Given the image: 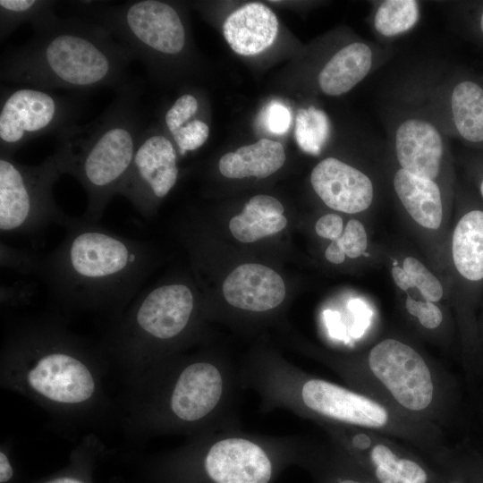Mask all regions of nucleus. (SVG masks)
Wrapping results in <instances>:
<instances>
[{
	"mask_svg": "<svg viewBox=\"0 0 483 483\" xmlns=\"http://www.w3.org/2000/svg\"><path fill=\"white\" fill-rule=\"evenodd\" d=\"M63 241L43 258L38 275L58 301L119 306L137 292L151 269L149 246L81 217L70 219Z\"/></svg>",
	"mask_w": 483,
	"mask_h": 483,
	"instance_id": "obj_1",
	"label": "nucleus"
},
{
	"mask_svg": "<svg viewBox=\"0 0 483 483\" xmlns=\"http://www.w3.org/2000/svg\"><path fill=\"white\" fill-rule=\"evenodd\" d=\"M134 60L104 27L80 17L60 19L24 45L3 54V81L84 93L128 81Z\"/></svg>",
	"mask_w": 483,
	"mask_h": 483,
	"instance_id": "obj_2",
	"label": "nucleus"
},
{
	"mask_svg": "<svg viewBox=\"0 0 483 483\" xmlns=\"http://www.w3.org/2000/svg\"><path fill=\"white\" fill-rule=\"evenodd\" d=\"M246 377L272 405L289 408L319 425L332 424L381 432L429 457L445 445L442 428L422 422L350 386L301 369H248Z\"/></svg>",
	"mask_w": 483,
	"mask_h": 483,
	"instance_id": "obj_3",
	"label": "nucleus"
},
{
	"mask_svg": "<svg viewBox=\"0 0 483 483\" xmlns=\"http://www.w3.org/2000/svg\"><path fill=\"white\" fill-rule=\"evenodd\" d=\"M108 107L92 122L72 124L57 133L56 149L67 174L83 187V218L98 222L129 171L142 130L140 87L127 81L115 89Z\"/></svg>",
	"mask_w": 483,
	"mask_h": 483,
	"instance_id": "obj_4",
	"label": "nucleus"
},
{
	"mask_svg": "<svg viewBox=\"0 0 483 483\" xmlns=\"http://www.w3.org/2000/svg\"><path fill=\"white\" fill-rule=\"evenodd\" d=\"M326 362L348 386L444 428L452 405L451 378L412 344L386 337L364 353Z\"/></svg>",
	"mask_w": 483,
	"mask_h": 483,
	"instance_id": "obj_5",
	"label": "nucleus"
},
{
	"mask_svg": "<svg viewBox=\"0 0 483 483\" xmlns=\"http://www.w3.org/2000/svg\"><path fill=\"white\" fill-rule=\"evenodd\" d=\"M67 174L59 150L37 165L0 155V230L2 234L34 236L51 224L65 226L72 218L56 204L53 187Z\"/></svg>",
	"mask_w": 483,
	"mask_h": 483,
	"instance_id": "obj_6",
	"label": "nucleus"
},
{
	"mask_svg": "<svg viewBox=\"0 0 483 483\" xmlns=\"http://www.w3.org/2000/svg\"><path fill=\"white\" fill-rule=\"evenodd\" d=\"M329 442L377 483H443L438 470L402 441L375 430L320 425Z\"/></svg>",
	"mask_w": 483,
	"mask_h": 483,
	"instance_id": "obj_7",
	"label": "nucleus"
},
{
	"mask_svg": "<svg viewBox=\"0 0 483 483\" xmlns=\"http://www.w3.org/2000/svg\"><path fill=\"white\" fill-rule=\"evenodd\" d=\"M79 93L63 96L51 89L1 87L0 155H13L29 140L59 133L74 124L82 111Z\"/></svg>",
	"mask_w": 483,
	"mask_h": 483,
	"instance_id": "obj_8",
	"label": "nucleus"
},
{
	"mask_svg": "<svg viewBox=\"0 0 483 483\" xmlns=\"http://www.w3.org/2000/svg\"><path fill=\"white\" fill-rule=\"evenodd\" d=\"M177 150L156 127L144 128L129 171L118 191L140 215L148 216L167 196L179 174Z\"/></svg>",
	"mask_w": 483,
	"mask_h": 483,
	"instance_id": "obj_9",
	"label": "nucleus"
},
{
	"mask_svg": "<svg viewBox=\"0 0 483 483\" xmlns=\"http://www.w3.org/2000/svg\"><path fill=\"white\" fill-rule=\"evenodd\" d=\"M390 140L400 168L436 182L446 156V139L425 107L401 114L392 125Z\"/></svg>",
	"mask_w": 483,
	"mask_h": 483,
	"instance_id": "obj_10",
	"label": "nucleus"
},
{
	"mask_svg": "<svg viewBox=\"0 0 483 483\" xmlns=\"http://www.w3.org/2000/svg\"><path fill=\"white\" fill-rule=\"evenodd\" d=\"M229 369L209 361L188 365L179 375L170 397V408L181 420L204 419L227 407L233 389Z\"/></svg>",
	"mask_w": 483,
	"mask_h": 483,
	"instance_id": "obj_11",
	"label": "nucleus"
},
{
	"mask_svg": "<svg viewBox=\"0 0 483 483\" xmlns=\"http://www.w3.org/2000/svg\"><path fill=\"white\" fill-rule=\"evenodd\" d=\"M262 444L254 437L218 435L205 455L208 476L215 483H268L272 462Z\"/></svg>",
	"mask_w": 483,
	"mask_h": 483,
	"instance_id": "obj_12",
	"label": "nucleus"
},
{
	"mask_svg": "<svg viewBox=\"0 0 483 483\" xmlns=\"http://www.w3.org/2000/svg\"><path fill=\"white\" fill-rule=\"evenodd\" d=\"M194 307L195 298L189 285L162 284L139 297L132 314L133 322L145 336L169 341L186 329Z\"/></svg>",
	"mask_w": 483,
	"mask_h": 483,
	"instance_id": "obj_13",
	"label": "nucleus"
},
{
	"mask_svg": "<svg viewBox=\"0 0 483 483\" xmlns=\"http://www.w3.org/2000/svg\"><path fill=\"white\" fill-rule=\"evenodd\" d=\"M317 195L330 208L348 214L368 209L374 197L370 178L347 163L335 157L320 161L310 174Z\"/></svg>",
	"mask_w": 483,
	"mask_h": 483,
	"instance_id": "obj_14",
	"label": "nucleus"
},
{
	"mask_svg": "<svg viewBox=\"0 0 483 483\" xmlns=\"http://www.w3.org/2000/svg\"><path fill=\"white\" fill-rule=\"evenodd\" d=\"M31 387L42 395L60 402L77 403L89 399L95 388L87 367L63 352L42 357L29 373Z\"/></svg>",
	"mask_w": 483,
	"mask_h": 483,
	"instance_id": "obj_15",
	"label": "nucleus"
},
{
	"mask_svg": "<svg viewBox=\"0 0 483 483\" xmlns=\"http://www.w3.org/2000/svg\"><path fill=\"white\" fill-rule=\"evenodd\" d=\"M225 301L234 308L265 312L278 307L285 297L282 277L272 268L248 263L237 267L223 284Z\"/></svg>",
	"mask_w": 483,
	"mask_h": 483,
	"instance_id": "obj_16",
	"label": "nucleus"
},
{
	"mask_svg": "<svg viewBox=\"0 0 483 483\" xmlns=\"http://www.w3.org/2000/svg\"><path fill=\"white\" fill-rule=\"evenodd\" d=\"M385 54L365 41H353L334 54L319 72L320 90L332 97L341 96L363 80L379 64Z\"/></svg>",
	"mask_w": 483,
	"mask_h": 483,
	"instance_id": "obj_17",
	"label": "nucleus"
},
{
	"mask_svg": "<svg viewBox=\"0 0 483 483\" xmlns=\"http://www.w3.org/2000/svg\"><path fill=\"white\" fill-rule=\"evenodd\" d=\"M278 20L274 12L261 3H250L233 12L223 25L224 37L237 54L254 55L275 41Z\"/></svg>",
	"mask_w": 483,
	"mask_h": 483,
	"instance_id": "obj_18",
	"label": "nucleus"
},
{
	"mask_svg": "<svg viewBox=\"0 0 483 483\" xmlns=\"http://www.w3.org/2000/svg\"><path fill=\"white\" fill-rule=\"evenodd\" d=\"M425 108L429 112L445 109L462 139L471 143L483 142V88L477 82L462 80L446 92L439 88Z\"/></svg>",
	"mask_w": 483,
	"mask_h": 483,
	"instance_id": "obj_19",
	"label": "nucleus"
},
{
	"mask_svg": "<svg viewBox=\"0 0 483 483\" xmlns=\"http://www.w3.org/2000/svg\"><path fill=\"white\" fill-rule=\"evenodd\" d=\"M393 185L403 208L415 222L432 230L440 226L443 201L437 182L399 168L394 175Z\"/></svg>",
	"mask_w": 483,
	"mask_h": 483,
	"instance_id": "obj_20",
	"label": "nucleus"
},
{
	"mask_svg": "<svg viewBox=\"0 0 483 483\" xmlns=\"http://www.w3.org/2000/svg\"><path fill=\"white\" fill-rule=\"evenodd\" d=\"M285 158L284 148L280 142L261 139L234 152L225 154L218 166L220 173L226 178H266L279 170Z\"/></svg>",
	"mask_w": 483,
	"mask_h": 483,
	"instance_id": "obj_21",
	"label": "nucleus"
},
{
	"mask_svg": "<svg viewBox=\"0 0 483 483\" xmlns=\"http://www.w3.org/2000/svg\"><path fill=\"white\" fill-rule=\"evenodd\" d=\"M284 207L269 195H256L246 203L242 212L229 222L233 236L242 242H253L274 235L287 225Z\"/></svg>",
	"mask_w": 483,
	"mask_h": 483,
	"instance_id": "obj_22",
	"label": "nucleus"
},
{
	"mask_svg": "<svg viewBox=\"0 0 483 483\" xmlns=\"http://www.w3.org/2000/svg\"><path fill=\"white\" fill-rule=\"evenodd\" d=\"M453 265L464 279L483 280V210L473 209L458 221L452 238Z\"/></svg>",
	"mask_w": 483,
	"mask_h": 483,
	"instance_id": "obj_23",
	"label": "nucleus"
},
{
	"mask_svg": "<svg viewBox=\"0 0 483 483\" xmlns=\"http://www.w3.org/2000/svg\"><path fill=\"white\" fill-rule=\"evenodd\" d=\"M56 1L0 0V38L4 40L20 25L30 22L36 33L61 19L55 11Z\"/></svg>",
	"mask_w": 483,
	"mask_h": 483,
	"instance_id": "obj_24",
	"label": "nucleus"
},
{
	"mask_svg": "<svg viewBox=\"0 0 483 483\" xmlns=\"http://www.w3.org/2000/svg\"><path fill=\"white\" fill-rule=\"evenodd\" d=\"M420 18V4L415 0L379 2L372 14L371 24L381 38H397L411 30Z\"/></svg>",
	"mask_w": 483,
	"mask_h": 483,
	"instance_id": "obj_25",
	"label": "nucleus"
},
{
	"mask_svg": "<svg viewBox=\"0 0 483 483\" xmlns=\"http://www.w3.org/2000/svg\"><path fill=\"white\" fill-rule=\"evenodd\" d=\"M438 470L443 483H483V464L446 445L426 458Z\"/></svg>",
	"mask_w": 483,
	"mask_h": 483,
	"instance_id": "obj_26",
	"label": "nucleus"
},
{
	"mask_svg": "<svg viewBox=\"0 0 483 483\" xmlns=\"http://www.w3.org/2000/svg\"><path fill=\"white\" fill-rule=\"evenodd\" d=\"M392 276L400 289L407 291L415 287L424 300L436 303L443 297V287L438 279L413 257L405 258L402 267H393Z\"/></svg>",
	"mask_w": 483,
	"mask_h": 483,
	"instance_id": "obj_27",
	"label": "nucleus"
},
{
	"mask_svg": "<svg viewBox=\"0 0 483 483\" xmlns=\"http://www.w3.org/2000/svg\"><path fill=\"white\" fill-rule=\"evenodd\" d=\"M330 446L321 450L328 470L324 483H377L358 468L340 449Z\"/></svg>",
	"mask_w": 483,
	"mask_h": 483,
	"instance_id": "obj_28",
	"label": "nucleus"
},
{
	"mask_svg": "<svg viewBox=\"0 0 483 483\" xmlns=\"http://www.w3.org/2000/svg\"><path fill=\"white\" fill-rule=\"evenodd\" d=\"M324 117L314 107L301 109L296 117L295 138L305 151L317 152L325 138Z\"/></svg>",
	"mask_w": 483,
	"mask_h": 483,
	"instance_id": "obj_29",
	"label": "nucleus"
},
{
	"mask_svg": "<svg viewBox=\"0 0 483 483\" xmlns=\"http://www.w3.org/2000/svg\"><path fill=\"white\" fill-rule=\"evenodd\" d=\"M43 258L30 250L13 247L3 241L0 243V262L3 268L25 275L38 274Z\"/></svg>",
	"mask_w": 483,
	"mask_h": 483,
	"instance_id": "obj_30",
	"label": "nucleus"
},
{
	"mask_svg": "<svg viewBox=\"0 0 483 483\" xmlns=\"http://www.w3.org/2000/svg\"><path fill=\"white\" fill-rule=\"evenodd\" d=\"M199 110L198 97L191 93H183L166 109L163 116L164 126L172 135L178 129L198 119Z\"/></svg>",
	"mask_w": 483,
	"mask_h": 483,
	"instance_id": "obj_31",
	"label": "nucleus"
},
{
	"mask_svg": "<svg viewBox=\"0 0 483 483\" xmlns=\"http://www.w3.org/2000/svg\"><path fill=\"white\" fill-rule=\"evenodd\" d=\"M208 135V125L198 118L178 129L170 136L172 141L176 145L178 153L185 155L189 151L199 148L207 141Z\"/></svg>",
	"mask_w": 483,
	"mask_h": 483,
	"instance_id": "obj_32",
	"label": "nucleus"
},
{
	"mask_svg": "<svg viewBox=\"0 0 483 483\" xmlns=\"http://www.w3.org/2000/svg\"><path fill=\"white\" fill-rule=\"evenodd\" d=\"M405 309L425 330L436 331L443 325L444 313L435 302L418 301L407 296Z\"/></svg>",
	"mask_w": 483,
	"mask_h": 483,
	"instance_id": "obj_33",
	"label": "nucleus"
},
{
	"mask_svg": "<svg viewBox=\"0 0 483 483\" xmlns=\"http://www.w3.org/2000/svg\"><path fill=\"white\" fill-rule=\"evenodd\" d=\"M336 246L351 258L363 255L368 247V237L364 225L356 219H351L342 235L335 240Z\"/></svg>",
	"mask_w": 483,
	"mask_h": 483,
	"instance_id": "obj_34",
	"label": "nucleus"
},
{
	"mask_svg": "<svg viewBox=\"0 0 483 483\" xmlns=\"http://www.w3.org/2000/svg\"><path fill=\"white\" fill-rule=\"evenodd\" d=\"M263 119L267 129L275 134L285 133L292 123L289 109L276 101L271 102L267 106Z\"/></svg>",
	"mask_w": 483,
	"mask_h": 483,
	"instance_id": "obj_35",
	"label": "nucleus"
},
{
	"mask_svg": "<svg viewBox=\"0 0 483 483\" xmlns=\"http://www.w3.org/2000/svg\"><path fill=\"white\" fill-rule=\"evenodd\" d=\"M315 230L320 237L335 241L343 232V218L337 214H326L317 221Z\"/></svg>",
	"mask_w": 483,
	"mask_h": 483,
	"instance_id": "obj_36",
	"label": "nucleus"
},
{
	"mask_svg": "<svg viewBox=\"0 0 483 483\" xmlns=\"http://www.w3.org/2000/svg\"><path fill=\"white\" fill-rule=\"evenodd\" d=\"M0 292L2 301L16 299L25 300L36 292V284L23 281L4 284L1 285Z\"/></svg>",
	"mask_w": 483,
	"mask_h": 483,
	"instance_id": "obj_37",
	"label": "nucleus"
},
{
	"mask_svg": "<svg viewBox=\"0 0 483 483\" xmlns=\"http://www.w3.org/2000/svg\"><path fill=\"white\" fill-rule=\"evenodd\" d=\"M325 256L326 259L334 264L343 263L345 259V254L336 246L334 242L328 245Z\"/></svg>",
	"mask_w": 483,
	"mask_h": 483,
	"instance_id": "obj_38",
	"label": "nucleus"
},
{
	"mask_svg": "<svg viewBox=\"0 0 483 483\" xmlns=\"http://www.w3.org/2000/svg\"><path fill=\"white\" fill-rule=\"evenodd\" d=\"M13 475V469L10 465V462L6 455L1 452L0 453V481L5 482L11 479Z\"/></svg>",
	"mask_w": 483,
	"mask_h": 483,
	"instance_id": "obj_39",
	"label": "nucleus"
},
{
	"mask_svg": "<svg viewBox=\"0 0 483 483\" xmlns=\"http://www.w3.org/2000/svg\"><path fill=\"white\" fill-rule=\"evenodd\" d=\"M49 483H81V482H80L78 480H75V479H72L64 478V479H55V480L51 481Z\"/></svg>",
	"mask_w": 483,
	"mask_h": 483,
	"instance_id": "obj_40",
	"label": "nucleus"
},
{
	"mask_svg": "<svg viewBox=\"0 0 483 483\" xmlns=\"http://www.w3.org/2000/svg\"><path fill=\"white\" fill-rule=\"evenodd\" d=\"M479 28H480L481 32L483 33V12L481 13L480 20H479Z\"/></svg>",
	"mask_w": 483,
	"mask_h": 483,
	"instance_id": "obj_41",
	"label": "nucleus"
},
{
	"mask_svg": "<svg viewBox=\"0 0 483 483\" xmlns=\"http://www.w3.org/2000/svg\"><path fill=\"white\" fill-rule=\"evenodd\" d=\"M479 192L483 198V179L481 180L480 183H479Z\"/></svg>",
	"mask_w": 483,
	"mask_h": 483,
	"instance_id": "obj_42",
	"label": "nucleus"
}]
</instances>
